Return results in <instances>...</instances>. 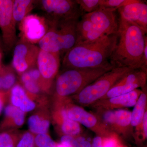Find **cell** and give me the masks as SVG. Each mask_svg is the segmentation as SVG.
Returning a JSON list of instances; mask_svg holds the SVG:
<instances>
[{
    "label": "cell",
    "instance_id": "obj_1",
    "mask_svg": "<svg viewBox=\"0 0 147 147\" xmlns=\"http://www.w3.org/2000/svg\"><path fill=\"white\" fill-rule=\"evenodd\" d=\"M118 39L109 60L114 68L142 69L143 56L147 42L146 34L140 27L119 13Z\"/></svg>",
    "mask_w": 147,
    "mask_h": 147
},
{
    "label": "cell",
    "instance_id": "obj_2",
    "mask_svg": "<svg viewBox=\"0 0 147 147\" xmlns=\"http://www.w3.org/2000/svg\"><path fill=\"white\" fill-rule=\"evenodd\" d=\"M117 39V33L92 42L77 43L64 55L63 67L64 69L94 68L107 65L110 63Z\"/></svg>",
    "mask_w": 147,
    "mask_h": 147
},
{
    "label": "cell",
    "instance_id": "obj_3",
    "mask_svg": "<svg viewBox=\"0 0 147 147\" xmlns=\"http://www.w3.org/2000/svg\"><path fill=\"white\" fill-rule=\"evenodd\" d=\"M113 68L110 63L98 68L64 69L56 77L53 102H63L77 94Z\"/></svg>",
    "mask_w": 147,
    "mask_h": 147
},
{
    "label": "cell",
    "instance_id": "obj_4",
    "mask_svg": "<svg viewBox=\"0 0 147 147\" xmlns=\"http://www.w3.org/2000/svg\"><path fill=\"white\" fill-rule=\"evenodd\" d=\"M49 28L38 44L40 50L65 54L77 43V24L79 19L51 22Z\"/></svg>",
    "mask_w": 147,
    "mask_h": 147
},
{
    "label": "cell",
    "instance_id": "obj_5",
    "mask_svg": "<svg viewBox=\"0 0 147 147\" xmlns=\"http://www.w3.org/2000/svg\"><path fill=\"white\" fill-rule=\"evenodd\" d=\"M134 69L126 67L114 68L106 72L94 82L70 97L79 105L91 106L105 95L121 79Z\"/></svg>",
    "mask_w": 147,
    "mask_h": 147
},
{
    "label": "cell",
    "instance_id": "obj_6",
    "mask_svg": "<svg viewBox=\"0 0 147 147\" xmlns=\"http://www.w3.org/2000/svg\"><path fill=\"white\" fill-rule=\"evenodd\" d=\"M62 106L69 118L89 129L97 136L107 138L114 135V131L96 115L88 112L79 105L74 104L70 98L58 105Z\"/></svg>",
    "mask_w": 147,
    "mask_h": 147
},
{
    "label": "cell",
    "instance_id": "obj_7",
    "mask_svg": "<svg viewBox=\"0 0 147 147\" xmlns=\"http://www.w3.org/2000/svg\"><path fill=\"white\" fill-rule=\"evenodd\" d=\"M40 3L47 14V20L51 22L79 19L82 15L76 1L42 0Z\"/></svg>",
    "mask_w": 147,
    "mask_h": 147
},
{
    "label": "cell",
    "instance_id": "obj_8",
    "mask_svg": "<svg viewBox=\"0 0 147 147\" xmlns=\"http://www.w3.org/2000/svg\"><path fill=\"white\" fill-rule=\"evenodd\" d=\"M40 48L20 39L14 47L12 67L20 76L22 74L36 66L37 59Z\"/></svg>",
    "mask_w": 147,
    "mask_h": 147
},
{
    "label": "cell",
    "instance_id": "obj_9",
    "mask_svg": "<svg viewBox=\"0 0 147 147\" xmlns=\"http://www.w3.org/2000/svg\"><path fill=\"white\" fill-rule=\"evenodd\" d=\"M49 28L47 18L37 14H28L19 24L21 39L34 45L38 44Z\"/></svg>",
    "mask_w": 147,
    "mask_h": 147
},
{
    "label": "cell",
    "instance_id": "obj_10",
    "mask_svg": "<svg viewBox=\"0 0 147 147\" xmlns=\"http://www.w3.org/2000/svg\"><path fill=\"white\" fill-rule=\"evenodd\" d=\"M12 0H0V28L5 51H10L17 42L16 24L12 15Z\"/></svg>",
    "mask_w": 147,
    "mask_h": 147
},
{
    "label": "cell",
    "instance_id": "obj_11",
    "mask_svg": "<svg viewBox=\"0 0 147 147\" xmlns=\"http://www.w3.org/2000/svg\"><path fill=\"white\" fill-rule=\"evenodd\" d=\"M114 8L101 7L91 13H85L82 16L89 20L98 30L104 35L114 34L118 30V17Z\"/></svg>",
    "mask_w": 147,
    "mask_h": 147
},
{
    "label": "cell",
    "instance_id": "obj_12",
    "mask_svg": "<svg viewBox=\"0 0 147 147\" xmlns=\"http://www.w3.org/2000/svg\"><path fill=\"white\" fill-rule=\"evenodd\" d=\"M60 54L47 52L40 49L36 62L37 68L42 78L53 84L60 66Z\"/></svg>",
    "mask_w": 147,
    "mask_h": 147
},
{
    "label": "cell",
    "instance_id": "obj_13",
    "mask_svg": "<svg viewBox=\"0 0 147 147\" xmlns=\"http://www.w3.org/2000/svg\"><path fill=\"white\" fill-rule=\"evenodd\" d=\"M142 92V90L137 89L125 94L108 99L99 100L91 106L96 110H114L134 107Z\"/></svg>",
    "mask_w": 147,
    "mask_h": 147
},
{
    "label": "cell",
    "instance_id": "obj_14",
    "mask_svg": "<svg viewBox=\"0 0 147 147\" xmlns=\"http://www.w3.org/2000/svg\"><path fill=\"white\" fill-rule=\"evenodd\" d=\"M51 114L52 120L63 135L76 137L81 133L80 124L69 118L62 106L53 105Z\"/></svg>",
    "mask_w": 147,
    "mask_h": 147
},
{
    "label": "cell",
    "instance_id": "obj_15",
    "mask_svg": "<svg viewBox=\"0 0 147 147\" xmlns=\"http://www.w3.org/2000/svg\"><path fill=\"white\" fill-rule=\"evenodd\" d=\"M119 13L140 27L146 34L147 5L145 2L137 0L136 2L118 9Z\"/></svg>",
    "mask_w": 147,
    "mask_h": 147
},
{
    "label": "cell",
    "instance_id": "obj_16",
    "mask_svg": "<svg viewBox=\"0 0 147 147\" xmlns=\"http://www.w3.org/2000/svg\"><path fill=\"white\" fill-rule=\"evenodd\" d=\"M8 102L26 113L38 108L37 103L32 99L18 82L8 91Z\"/></svg>",
    "mask_w": 147,
    "mask_h": 147
},
{
    "label": "cell",
    "instance_id": "obj_17",
    "mask_svg": "<svg viewBox=\"0 0 147 147\" xmlns=\"http://www.w3.org/2000/svg\"><path fill=\"white\" fill-rule=\"evenodd\" d=\"M49 105L38 108L28 119L29 131L35 135L49 133L52 121Z\"/></svg>",
    "mask_w": 147,
    "mask_h": 147
},
{
    "label": "cell",
    "instance_id": "obj_18",
    "mask_svg": "<svg viewBox=\"0 0 147 147\" xmlns=\"http://www.w3.org/2000/svg\"><path fill=\"white\" fill-rule=\"evenodd\" d=\"M26 113L9 104L5 107L4 115L0 122V132L18 129L24 124Z\"/></svg>",
    "mask_w": 147,
    "mask_h": 147
},
{
    "label": "cell",
    "instance_id": "obj_19",
    "mask_svg": "<svg viewBox=\"0 0 147 147\" xmlns=\"http://www.w3.org/2000/svg\"><path fill=\"white\" fill-rule=\"evenodd\" d=\"M77 43L94 41L104 36L94 25L87 18L82 16L77 24Z\"/></svg>",
    "mask_w": 147,
    "mask_h": 147
},
{
    "label": "cell",
    "instance_id": "obj_20",
    "mask_svg": "<svg viewBox=\"0 0 147 147\" xmlns=\"http://www.w3.org/2000/svg\"><path fill=\"white\" fill-rule=\"evenodd\" d=\"M131 120L130 111L123 109L114 110L109 127L113 131L115 130L119 133H125L127 129L131 126Z\"/></svg>",
    "mask_w": 147,
    "mask_h": 147
},
{
    "label": "cell",
    "instance_id": "obj_21",
    "mask_svg": "<svg viewBox=\"0 0 147 147\" xmlns=\"http://www.w3.org/2000/svg\"><path fill=\"white\" fill-rule=\"evenodd\" d=\"M142 92L131 112V125L139 128L146 111H147V94L146 85L142 88Z\"/></svg>",
    "mask_w": 147,
    "mask_h": 147
},
{
    "label": "cell",
    "instance_id": "obj_22",
    "mask_svg": "<svg viewBox=\"0 0 147 147\" xmlns=\"http://www.w3.org/2000/svg\"><path fill=\"white\" fill-rule=\"evenodd\" d=\"M34 1L32 0H14L12 5V15L16 24L20 23L28 15L33 8Z\"/></svg>",
    "mask_w": 147,
    "mask_h": 147
},
{
    "label": "cell",
    "instance_id": "obj_23",
    "mask_svg": "<svg viewBox=\"0 0 147 147\" xmlns=\"http://www.w3.org/2000/svg\"><path fill=\"white\" fill-rule=\"evenodd\" d=\"M17 82L13 67L0 65V90L8 92Z\"/></svg>",
    "mask_w": 147,
    "mask_h": 147
},
{
    "label": "cell",
    "instance_id": "obj_24",
    "mask_svg": "<svg viewBox=\"0 0 147 147\" xmlns=\"http://www.w3.org/2000/svg\"><path fill=\"white\" fill-rule=\"evenodd\" d=\"M22 133L18 129L0 132V147H16Z\"/></svg>",
    "mask_w": 147,
    "mask_h": 147
},
{
    "label": "cell",
    "instance_id": "obj_25",
    "mask_svg": "<svg viewBox=\"0 0 147 147\" xmlns=\"http://www.w3.org/2000/svg\"><path fill=\"white\" fill-rule=\"evenodd\" d=\"M102 0H76V2L82 12V15L91 13L101 8Z\"/></svg>",
    "mask_w": 147,
    "mask_h": 147
},
{
    "label": "cell",
    "instance_id": "obj_26",
    "mask_svg": "<svg viewBox=\"0 0 147 147\" xmlns=\"http://www.w3.org/2000/svg\"><path fill=\"white\" fill-rule=\"evenodd\" d=\"M35 147H57V144L48 134L34 135Z\"/></svg>",
    "mask_w": 147,
    "mask_h": 147
},
{
    "label": "cell",
    "instance_id": "obj_27",
    "mask_svg": "<svg viewBox=\"0 0 147 147\" xmlns=\"http://www.w3.org/2000/svg\"><path fill=\"white\" fill-rule=\"evenodd\" d=\"M137 0H102L101 7L118 9L136 2Z\"/></svg>",
    "mask_w": 147,
    "mask_h": 147
},
{
    "label": "cell",
    "instance_id": "obj_28",
    "mask_svg": "<svg viewBox=\"0 0 147 147\" xmlns=\"http://www.w3.org/2000/svg\"><path fill=\"white\" fill-rule=\"evenodd\" d=\"M34 135L29 131L22 133L16 147H35Z\"/></svg>",
    "mask_w": 147,
    "mask_h": 147
},
{
    "label": "cell",
    "instance_id": "obj_29",
    "mask_svg": "<svg viewBox=\"0 0 147 147\" xmlns=\"http://www.w3.org/2000/svg\"><path fill=\"white\" fill-rule=\"evenodd\" d=\"M79 135L74 137L73 147H91V143L88 139Z\"/></svg>",
    "mask_w": 147,
    "mask_h": 147
},
{
    "label": "cell",
    "instance_id": "obj_30",
    "mask_svg": "<svg viewBox=\"0 0 147 147\" xmlns=\"http://www.w3.org/2000/svg\"><path fill=\"white\" fill-rule=\"evenodd\" d=\"M105 138V140H102V147H117L119 144L117 139L114 136V134Z\"/></svg>",
    "mask_w": 147,
    "mask_h": 147
},
{
    "label": "cell",
    "instance_id": "obj_31",
    "mask_svg": "<svg viewBox=\"0 0 147 147\" xmlns=\"http://www.w3.org/2000/svg\"><path fill=\"white\" fill-rule=\"evenodd\" d=\"M7 102H8V91L0 90V115Z\"/></svg>",
    "mask_w": 147,
    "mask_h": 147
},
{
    "label": "cell",
    "instance_id": "obj_32",
    "mask_svg": "<svg viewBox=\"0 0 147 147\" xmlns=\"http://www.w3.org/2000/svg\"><path fill=\"white\" fill-rule=\"evenodd\" d=\"M74 137L70 135H63L60 139V144L68 147H73Z\"/></svg>",
    "mask_w": 147,
    "mask_h": 147
},
{
    "label": "cell",
    "instance_id": "obj_33",
    "mask_svg": "<svg viewBox=\"0 0 147 147\" xmlns=\"http://www.w3.org/2000/svg\"><path fill=\"white\" fill-rule=\"evenodd\" d=\"M102 137L97 136L93 139L91 144V147H102Z\"/></svg>",
    "mask_w": 147,
    "mask_h": 147
},
{
    "label": "cell",
    "instance_id": "obj_34",
    "mask_svg": "<svg viewBox=\"0 0 147 147\" xmlns=\"http://www.w3.org/2000/svg\"><path fill=\"white\" fill-rule=\"evenodd\" d=\"M142 125L143 127V131H144V137L145 139H147V112L146 111L143 121L142 122Z\"/></svg>",
    "mask_w": 147,
    "mask_h": 147
},
{
    "label": "cell",
    "instance_id": "obj_35",
    "mask_svg": "<svg viewBox=\"0 0 147 147\" xmlns=\"http://www.w3.org/2000/svg\"><path fill=\"white\" fill-rule=\"evenodd\" d=\"M57 147H68L66 146H64V145L62 144H57Z\"/></svg>",
    "mask_w": 147,
    "mask_h": 147
},
{
    "label": "cell",
    "instance_id": "obj_36",
    "mask_svg": "<svg viewBox=\"0 0 147 147\" xmlns=\"http://www.w3.org/2000/svg\"><path fill=\"white\" fill-rule=\"evenodd\" d=\"M1 52H0V65L1 64Z\"/></svg>",
    "mask_w": 147,
    "mask_h": 147
},
{
    "label": "cell",
    "instance_id": "obj_37",
    "mask_svg": "<svg viewBox=\"0 0 147 147\" xmlns=\"http://www.w3.org/2000/svg\"><path fill=\"white\" fill-rule=\"evenodd\" d=\"M117 147H124L123 146H121V145H119V144L118 145V146Z\"/></svg>",
    "mask_w": 147,
    "mask_h": 147
}]
</instances>
